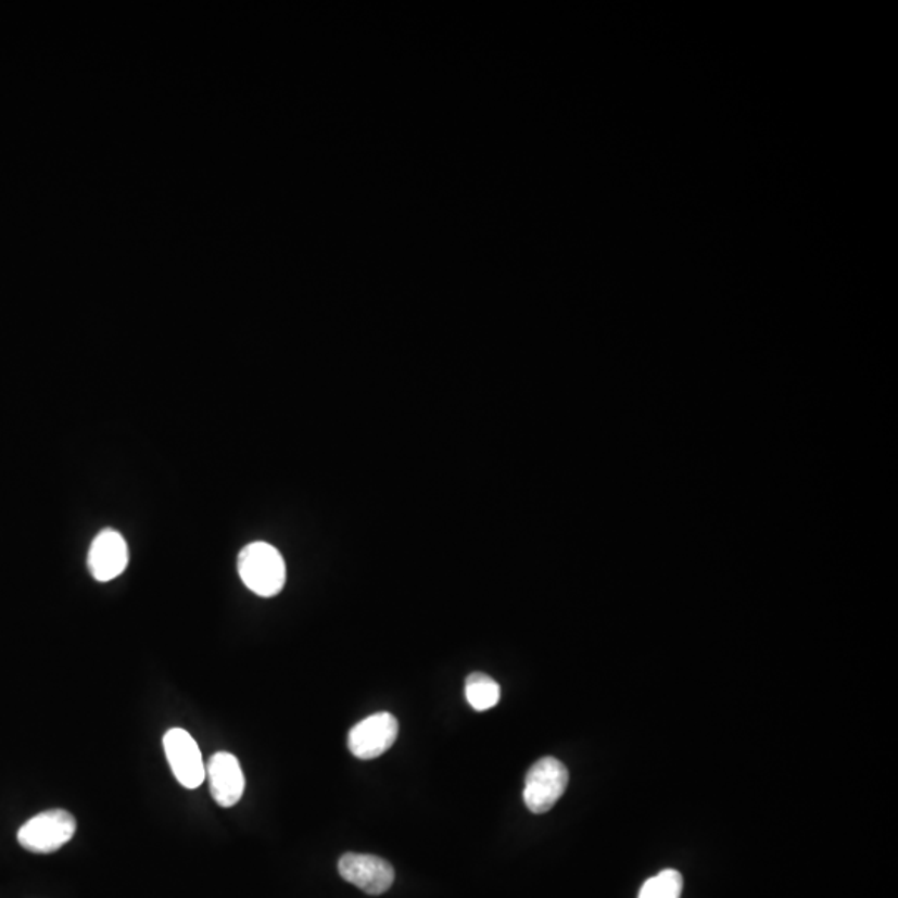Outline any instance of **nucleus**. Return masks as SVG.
I'll list each match as a JSON object with an SVG mask.
<instances>
[{"mask_svg":"<svg viewBox=\"0 0 898 898\" xmlns=\"http://www.w3.org/2000/svg\"><path fill=\"white\" fill-rule=\"evenodd\" d=\"M87 562L90 574L100 583L118 578L128 566L127 541L118 531L103 530L93 540Z\"/></svg>","mask_w":898,"mask_h":898,"instance_id":"obj_8","label":"nucleus"},{"mask_svg":"<svg viewBox=\"0 0 898 898\" xmlns=\"http://www.w3.org/2000/svg\"><path fill=\"white\" fill-rule=\"evenodd\" d=\"M77 831V822L64 809L46 810L25 822L17 832L18 844L34 853H52L62 849Z\"/></svg>","mask_w":898,"mask_h":898,"instance_id":"obj_2","label":"nucleus"},{"mask_svg":"<svg viewBox=\"0 0 898 898\" xmlns=\"http://www.w3.org/2000/svg\"><path fill=\"white\" fill-rule=\"evenodd\" d=\"M206 777L212 797L218 806L228 809L240 802L245 791V775L233 754L217 752L210 757Z\"/></svg>","mask_w":898,"mask_h":898,"instance_id":"obj_7","label":"nucleus"},{"mask_svg":"<svg viewBox=\"0 0 898 898\" xmlns=\"http://www.w3.org/2000/svg\"><path fill=\"white\" fill-rule=\"evenodd\" d=\"M682 885L684 882L678 870H662L643 885L637 898H681Z\"/></svg>","mask_w":898,"mask_h":898,"instance_id":"obj_10","label":"nucleus"},{"mask_svg":"<svg viewBox=\"0 0 898 898\" xmlns=\"http://www.w3.org/2000/svg\"><path fill=\"white\" fill-rule=\"evenodd\" d=\"M338 872L350 884L368 895H381L393 885L394 869L390 862L366 853H345L338 862Z\"/></svg>","mask_w":898,"mask_h":898,"instance_id":"obj_6","label":"nucleus"},{"mask_svg":"<svg viewBox=\"0 0 898 898\" xmlns=\"http://www.w3.org/2000/svg\"><path fill=\"white\" fill-rule=\"evenodd\" d=\"M569 784V772L561 760L543 757L526 775L524 804L533 813H546L556 806Z\"/></svg>","mask_w":898,"mask_h":898,"instance_id":"obj_3","label":"nucleus"},{"mask_svg":"<svg viewBox=\"0 0 898 898\" xmlns=\"http://www.w3.org/2000/svg\"><path fill=\"white\" fill-rule=\"evenodd\" d=\"M499 684L490 675L483 674V672H475L466 679V699H468L469 706L478 712L493 709L499 703Z\"/></svg>","mask_w":898,"mask_h":898,"instance_id":"obj_9","label":"nucleus"},{"mask_svg":"<svg viewBox=\"0 0 898 898\" xmlns=\"http://www.w3.org/2000/svg\"><path fill=\"white\" fill-rule=\"evenodd\" d=\"M399 729V721L390 712L369 716L350 731V752L362 760L377 759L396 743Z\"/></svg>","mask_w":898,"mask_h":898,"instance_id":"obj_5","label":"nucleus"},{"mask_svg":"<svg viewBox=\"0 0 898 898\" xmlns=\"http://www.w3.org/2000/svg\"><path fill=\"white\" fill-rule=\"evenodd\" d=\"M239 574L252 593L274 597L283 590L287 566L277 547L258 541L240 551Z\"/></svg>","mask_w":898,"mask_h":898,"instance_id":"obj_1","label":"nucleus"},{"mask_svg":"<svg viewBox=\"0 0 898 898\" xmlns=\"http://www.w3.org/2000/svg\"><path fill=\"white\" fill-rule=\"evenodd\" d=\"M164 750L175 779L185 788H199L206 777L205 762L195 738L184 729H170L164 735Z\"/></svg>","mask_w":898,"mask_h":898,"instance_id":"obj_4","label":"nucleus"}]
</instances>
